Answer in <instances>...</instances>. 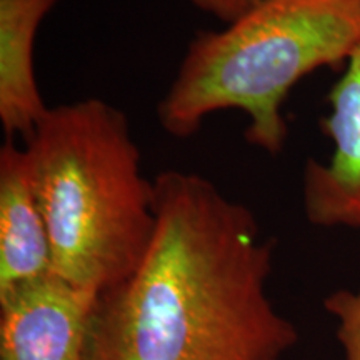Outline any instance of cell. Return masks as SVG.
Wrapping results in <instances>:
<instances>
[{"mask_svg":"<svg viewBox=\"0 0 360 360\" xmlns=\"http://www.w3.org/2000/svg\"><path fill=\"white\" fill-rule=\"evenodd\" d=\"M157 224L141 264L98 295L96 360H283L299 330L270 300L274 240L209 179H154Z\"/></svg>","mask_w":360,"mask_h":360,"instance_id":"6da1fadb","label":"cell"},{"mask_svg":"<svg viewBox=\"0 0 360 360\" xmlns=\"http://www.w3.org/2000/svg\"><path fill=\"white\" fill-rule=\"evenodd\" d=\"M52 274L98 294L127 278L154 236L155 182L127 115L102 98L51 107L27 139Z\"/></svg>","mask_w":360,"mask_h":360,"instance_id":"7a4b0ae2","label":"cell"},{"mask_svg":"<svg viewBox=\"0 0 360 360\" xmlns=\"http://www.w3.org/2000/svg\"><path fill=\"white\" fill-rule=\"evenodd\" d=\"M359 47L360 0H260L191 40L157 107L160 127L188 139L215 112L238 110L247 117L245 142L278 155L290 90L314 70L345 65Z\"/></svg>","mask_w":360,"mask_h":360,"instance_id":"3957f363","label":"cell"},{"mask_svg":"<svg viewBox=\"0 0 360 360\" xmlns=\"http://www.w3.org/2000/svg\"><path fill=\"white\" fill-rule=\"evenodd\" d=\"M98 295L51 274L0 300V360H96Z\"/></svg>","mask_w":360,"mask_h":360,"instance_id":"277c9868","label":"cell"},{"mask_svg":"<svg viewBox=\"0 0 360 360\" xmlns=\"http://www.w3.org/2000/svg\"><path fill=\"white\" fill-rule=\"evenodd\" d=\"M322 129L334 150L304 172V210L317 227L360 229V47L328 94Z\"/></svg>","mask_w":360,"mask_h":360,"instance_id":"5b68a950","label":"cell"},{"mask_svg":"<svg viewBox=\"0 0 360 360\" xmlns=\"http://www.w3.org/2000/svg\"><path fill=\"white\" fill-rule=\"evenodd\" d=\"M52 274V245L25 147L0 148V300Z\"/></svg>","mask_w":360,"mask_h":360,"instance_id":"8992f818","label":"cell"},{"mask_svg":"<svg viewBox=\"0 0 360 360\" xmlns=\"http://www.w3.org/2000/svg\"><path fill=\"white\" fill-rule=\"evenodd\" d=\"M58 0H0V124L7 139L34 134L51 107L35 75V40Z\"/></svg>","mask_w":360,"mask_h":360,"instance_id":"52a82bcc","label":"cell"},{"mask_svg":"<svg viewBox=\"0 0 360 360\" xmlns=\"http://www.w3.org/2000/svg\"><path fill=\"white\" fill-rule=\"evenodd\" d=\"M323 307L335 319V335L345 360H360V285L330 294Z\"/></svg>","mask_w":360,"mask_h":360,"instance_id":"ba28073f","label":"cell"},{"mask_svg":"<svg viewBox=\"0 0 360 360\" xmlns=\"http://www.w3.org/2000/svg\"><path fill=\"white\" fill-rule=\"evenodd\" d=\"M197 11L209 13L222 24H231L247 11H250L260 0H188Z\"/></svg>","mask_w":360,"mask_h":360,"instance_id":"9c48e42d","label":"cell"}]
</instances>
